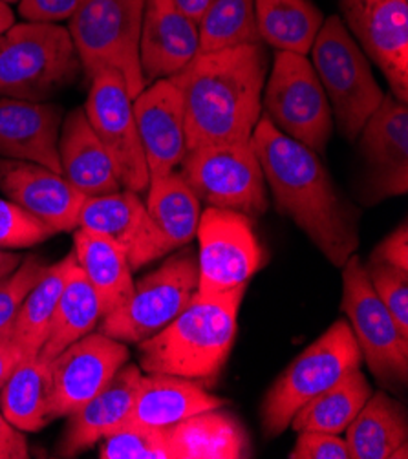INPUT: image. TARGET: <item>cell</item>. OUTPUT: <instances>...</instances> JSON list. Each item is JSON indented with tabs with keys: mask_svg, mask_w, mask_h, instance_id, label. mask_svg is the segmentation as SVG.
I'll return each instance as SVG.
<instances>
[{
	"mask_svg": "<svg viewBox=\"0 0 408 459\" xmlns=\"http://www.w3.org/2000/svg\"><path fill=\"white\" fill-rule=\"evenodd\" d=\"M251 143L279 212L335 267L359 249V214L339 195L319 154L282 134L265 116L258 119Z\"/></svg>",
	"mask_w": 408,
	"mask_h": 459,
	"instance_id": "obj_1",
	"label": "cell"
},
{
	"mask_svg": "<svg viewBox=\"0 0 408 459\" xmlns=\"http://www.w3.org/2000/svg\"><path fill=\"white\" fill-rule=\"evenodd\" d=\"M267 68L265 44L255 42L196 54L169 77L184 103L187 152L251 142Z\"/></svg>",
	"mask_w": 408,
	"mask_h": 459,
	"instance_id": "obj_2",
	"label": "cell"
},
{
	"mask_svg": "<svg viewBox=\"0 0 408 459\" xmlns=\"http://www.w3.org/2000/svg\"><path fill=\"white\" fill-rule=\"evenodd\" d=\"M247 286L220 295H195L174 320L140 342V368L191 381H214L230 359L239 309Z\"/></svg>",
	"mask_w": 408,
	"mask_h": 459,
	"instance_id": "obj_3",
	"label": "cell"
},
{
	"mask_svg": "<svg viewBox=\"0 0 408 459\" xmlns=\"http://www.w3.org/2000/svg\"><path fill=\"white\" fill-rule=\"evenodd\" d=\"M66 28L50 22L13 24L0 37V96L47 101L81 74Z\"/></svg>",
	"mask_w": 408,
	"mask_h": 459,
	"instance_id": "obj_4",
	"label": "cell"
},
{
	"mask_svg": "<svg viewBox=\"0 0 408 459\" xmlns=\"http://www.w3.org/2000/svg\"><path fill=\"white\" fill-rule=\"evenodd\" d=\"M143 12L145 0H81L68 19L86 77L107 68L119 72L132 101L147 86L140 65Z\"/></svg>",
	"mask_w": 408,
	"mask_h": 459,
	"instance_id": "obj_5",
	"label": "cell"
},
{
	"mask_svg": "<svg viewBox=\"0 0 408 459\" xmlns=\"http://www.w3.org/2000/svg\"><path fill=\"white\" fill-rule=\"evenodd\" d=\"M311 66L319 77L344 140L355 142L385 94L369 59L339 15L328 17L311 46Z\"/></svg>",
	"mask_w": 408,
	"mask_h": 459,
	"instance_id": "obj_6",
	"label": "cell"
},
{
	"mask_svg": "<svg viewBox=\"0 0 408 459\" xmlns=\"http://www.w3.org/2000/svg\"><path fill=\"white\" fill-rule=\"evenodd\" d=\"M362 353L344 318L309 344L269 388L262 404V427L267 437L281 436L297 411L335 385L346 372L360 368Z\"/></svg>",
	"mask_w": 408,
	"mask_h": 459,
	"instance_id": "obj_7",
	"label": "cell"
},
{
	"mask_svg": "<svg viewBox=\"0 0 408 459\" xmlns=\"http://www.w3.org/2000/svg\"><path fill=\"white\" fill-rule=\"evenodd\" d=\"M196 291L198 256L191 249L174 253L134 284L128 299L100 320L98 332L121 342L140 344L184 311Z\"/></svg>",
	"mask_w": 408,
	"mask_h": 459,
	"instance_id": "obj_8",
	"label": "cell"
},
{
	"mask_svg": "<svg viewBox=\"0 0 408 459\" xmlns=\"http://www.w3.org/2000/svg\"><path fill=\"white\" fill-rule=\"evenodd\" d=\"M264 88L265 117L291 140L325 154L334 134V114L311 61L306 56L277 52Z\"/></svg>",
	"mask_w": 408,
	"mask_h": 459,
	"instance_id": "obj_9",
	"label": "cell"
},
{
	"mask_svg": "<svg viewBox=\"0 0 408 459\" xmlns=\"http://www.w3.org/2000/svg\"><path fill=\"white\" fill-rule=\"evenodd\" d=\"M341 307L372 376L386 390H404L408 383V339L376 295L357 255H352L343 265Z\"/></svg>",
	"mask_w": 408,
	"mask_h": 459,
	"instance_id": "obj_10",
	"label": "cell"
},
{
	"mask_svg": "<svg viewBox=\"0 0 408 459\" xmlns=\"http://www.w3.org/2000/svg\"><path fill=\"white\" fill-rule=\"evenodd\" d=\"M178 174L209 207L237 211L251 220L269 207L265 178L251 142L191 151Z\"/></svg>",
	"mask_w": 408,
	"mask_h": 459,
	"instance_id": "obj_11",
	"label": "cell"
},
{
	"mask_svg": "<svg viewBox=\"0 0 408 459\" xmlns=\"http://www.w3.org/2000/svg\"><path fill=\"white\" fill-rule=\"evenodd\" d=\"M196 238L200 242L196 295H220L247 286L264 265V247L251 218L242 212L207 207L200 216Z\"/></svg>",
	"mask_w": 408,
	"mask_h": 459,
	"instance_id": "obj_12",
	"label": "cell"
},
{
	"mask_svg": "<svg viewBox=\"0 0 408 459\" xmlns=\"http://www.w3.org/2000/svg\"><path fill=\"white\" fill-rule=\"evenodd\" d=\"M82 108L110 158L119 186L135 195L147 193V160L123 75L110 68L96 74L90 79Z\"/></svg>",
	"mask_w": 408,
	"mask_h": 459,
	"instance_id": "obj_13",
	"label": "cell"
},
{
	"mask_svg": "<svg viewBox=\"0 0 408 459\" xmlns=\"http://www.w3.org/2000/svg\"><path fill=\"white\" fill-rule=\"evenodd\" d=\"M362 176L359 196L376 205L408 191V108L385 94L381 105L359 134Z\"/></svg>",
	"mask_w": 408,
	"mask_h": 459,
	"instance_id": "obj_14",
	"label": "cell"
},
{
	"mask_svg": "<svg viewBox=\"0 0 408 459\" xmlns=\"http://www.w3.org/2000/svg\"><path fill=\"white\" fill-rule=\"evenodd\" d=\"M128 360V348L101 332H90L50 360L52 390L47 420L72 416Z\"/></svg>",
	"mask_w": 408,
	"mask_h": 459,
	"instance_id": "obj_15",
	"label": "cell"
},
{
	"mask_svg": "<svg viewBox=\"0 0 408 459\" xmlns=\"http://www.w3.org/2000/svg\"><path fill=\"white\" fill-rule=\"evenodd\" d=\"M346 30L378 65L390 94L408 100V0H341Z\"/></svg>",
	"mask_w": 408,
	"mask_h": 459,
	"instance_id": "obj_16",
	"label": "cell"
},
{
	"mask_svg": "<svg viewBox=\"0 0 408 459\" xmlns=\"http://www.w3.org/2000/svg\"><path fill=\"white\" fill-rule=\"evenodd\" d=\"M79 227L110 238L125 253L132 271L172 251L140 195L126 189L86 198L79 212Z\"/></svg>",
	"mask_w": 408,
	"mask_h": 459,
	"instance_id": "obj_17",
	"label": "cell"
},
{
	"mask_svg": "<svg viewBox=\"0 0 408 459\" xmlns=\"http://www.w3.org/2000/svg\"><path fill=\"white\" fill-rule=\"evenodd\" d=\"M0 191L56 233L75 231L79 227L86 196L59 172L31 161L3 158Z\"/></svg>",
	"mask_w": 408,
	"mask_h": 459,
	"instance_id": "obj_18",
	"label": "cell"
},
{
	"mask_svg": "<svg viewBox=\"0 0 408 459\" xmlns=\"http://www.w3.org/2000/svg\"><path fill=\"white\" fill-rule=\"evenodd\" d=\"M132 110L149 178L156 179L178 170L187 154L186 114L179 91L170 79H158L145 86L132 101Z\"/></svg>",
	"mask_w": 408,
	"mask_h": 459,
	"instance_id": "obj_19",
	"label": "cell"
},
{
	"mask_svg": "<svg viewBox=\"0 0 408 459\" xmlns=\"http://www.w3.org/2000/svg\"><path fill=\"white\" fill-rule=\"evenodd\" d=\"M198 22L181 12L176 0H145L140 65L147 86L184 70L198 54Z\"/></svg>",
	"mask_w": 408,
	"mask_h": 459,
	"instance_id": "obj_20",
	"label": "cell"
},
{
	"mask_svg": "<svg viewBox=\"0 0 408 459\" xmlns=\"http://www.w3.org/2000/svg\"><path fill=\"white\" fill-rule=\"evenodd\" d=\"M63 108L54 103L0 100V156L61 172L59 135Z\"/></svg>",
	"mask_w": 408,
	"mask_h": 459,
	"instance_id": "obj_21",
	"label": "cell"
},
{
	"mask_svg": "<svg viewBox=\"0 0 408 459\" xmlns=\"http://www.w3.org/2000/svg\"><path fill=\"white\" fill-rule=\"evenodd\" d=\"M143 370L135 364H123L116 376L77 411L68 416L57 455L75 457L116 432L138 394Z\"/></svg>",
	"mask_w": 408,
	"mask_h": 459,
	"instance_id": "obj_22",
	"label": "cell"
},
{
	"mask_svg": "<svg viewBox=\"0 0 408 459\" xmlns=\"http://www.w3.org/2000/svg\"><path fill=\"white\" fill-rule=\"evenodd\" d=\"M223 401L198 383L167 374L142 377L138 394L121 429H165L209 410H220Z\"/></svg>",
	"mask_w": 408,
	"mask_h": 459,
	"instance_id": "obj_23",
	"label": "cell"
},
{
	"mask_svg": "<svg viewBox=\"0 0 408 459\" xmlns=\"http://www.w3.org/2000/svg\"><path fill=\"white\" fill-rule=\"evenodd\" d=\"M59 161L63 176L86 198L121 191L110 158L84 108H75L63 119Z\"/></svg>",
	"mask_w": 408,
	"mask_h": 459,
	"instance_id": "obj_24",
	"label": "cell"
},
{
	"mask_svg": "<svg viewBox=\"0 0 408 459\" xmlns=\"http://www.w3.org/2000/svg\"><path fill=\"white\" fill-rule=\"evenodd\" d=\"M74 255L98 295L103 318L132 293L134 281L128 260L110 238L84 227H77L74 231Z\"/></svg>",
	"mask_w": 408,
	"mask_h": 459,
	"instance_id": "obj_25",
	"label": "cell"
},
{
	"mask_svg": "<svg viewBox=\"0 0 408 459\" xmlns=\"http://www.w3.org/2000/svg\"><path fill=\"white\" fill-rule=\"evenodd\" d=\"M344 432L350 457L390 459L408 439L406 408L383 390L372 392Z\"/></svg>",
	"mask_w": 408,
	"mask_h": 459,
	"instance_id": "obj_26",
	"label": "cell"
},
{
	"mask_svg": "<svg viewBox=\"0 0 408 459\" xmlns=\"http://www.w3.org/2000/svg\"><path fill=\"white\" fill-rule=\"evenodd\" d=\"M167 429L172 459H240L249 455L242 427L218 410L202 411Z\"/></svg>",
	"mask_w": 408,
	"mask_h": 459,
	"instance_id": "obj_27",
	"label": "cell"
},
{
	"mask_svg": "<svg viewBox=\"0 0 408 459\" xmlns=\"http://www.w3.org/2000/svg\"><path fill=\"white\" fill-rule=\"evenodd\" d=\"M100 320L101 307L98 295L86 281L74 255L66 271V281L61 297L54 311L47 342H44L37 357L44 362L54 360L70 344L88 335L90 332H94Z\"/></svg>",
	"mask_w": 408,
	"mask_h": 459,
	"instance_id": "obj_28",
	"label": "cell"
},
{
	"mask_svg": "<svg viewBox=\"0 0 408 459\" xmlns=\"http://www.w3.org/2000/svg\"><path fill=\"white\" fill-rule=\"evenodd\" d=\"M260 40L277 52L308 56L325 15L313 0H255Z\"/></svg>",
	"mask_w": 408,
	"mask_h": 459,
	"instance_id": "obj_29",
	"label": "cell"
},
{
	"mask_svg": "<svg viewBox=\"0 0 408 459\" xmlns=\"http://www.w3.org/2000/svg\"><path fill=\"white\" fill-rule=\"evenodd\" d=\"M372 395V386L359 368L346 372L328 390L308 401L293 416L295 432L315 430L341 436Z\"/></svg>",
	"mask_w": 408,
	"mask_h": 459,
	"instance_id": "obj_30",
	"label": "cell"
},
{
	"mask_svg": "<svg viewBox=\"0 0 408 459\" xmlns=\"http://www.w3.org/2000/svg\"><path fill=\"white\" fill-rule=\"evenodd\" d=\"M52 374L50 362L39 357L22 359L0 394L4 418L22 432H39L48 425Z\"/></svg>",
	"mask_w": 408,
	"mask_h": 459,
	"instance_id": "obj_31",
	"label": "cell"
},
{
	"mask_svg": "<svg viewBox=\"0 0 408 459\" xmlns=\"http://www.w3.org/2000/svg\"><path fill=\"white\" fill-rule=\"evenodd\" d=\"M200 204L178 170L149 181L145 207L172 251L187 246L196 237Z\"/></svg>",
	"mask_w": 408,
	"mask_h": 459,
	"instance_id": "obj_32",
	"label": "cell"
},
{
	"mask_svg": "<svg viewBox=\"0 0 408 459\" xmlns=\"http://www.w3.org/2000/svg\"><path fill=\"white\" fill-rule=\"evenodd\" d=\"M72 258L74 253L65 256L61 262L48 265L31 291L26 295L17 313L10 341L22 353V359H35L44 342H47L54 311L61 297Z\"/></svg>",
	"mask_w": 408,
	"mask_h": 459,
	"instance_id": "obj_33",
	"label": "cell"
},
{
	"mask_svg": "<svg viewBox=\"0 0 408 459\" xmlns=\"http://www.w3.org/2000/svg\"><path fill=\"white\" fill-rule=\"evenodd\" d=\"M198 30V54L262 42L256 30L255 0H207Z\"/></svg>",
	"mask_w": 408,
	"mask_h": 459,
	"instance_id": "obj_34",
	"label": "cell"
},
{
	"mask_svg": "<svg viewBox=\"0 0 408 459\" xmlns=\"http://www.w3.org/2000/svg\"><path fill=\"white\" fill-rule=\"evenodd\" d=\"M101 441V459H172L167 427L121 429Z\"/></svg>",
	"mask_w": 408,
	"mask_h": 459,
	"instance_id": "obj_35",
	"label": "cell"
},
{
	"mask_svg": "<svg viewBox=\"0 0 408 459\" xmlns=\"http://www.w3.org/2000/svg\"><path fill=\"white\" fill-rule=\"evenodd\" d=\"M47 267L48 265L39 256L30 255L19 264L15 271L8 274V277L0 279V341L10 339L17 313L26 295L42 277V273L47 271Z\"/></svg>",
	"mask_w": 408,
	"mask_h": 459,
	"instance_id": "obj_36",
	"label": "cell"
},
{
	"mask_svg": "<svg viewBox=\"0 0 408 459\" xmlns=\"http://www.w3.org/2000/svg\"><path fill=\"white\" fill-rule=\"evenodd\" d=\"M365 269L376 295L408 339V271L376 260H369Z\"/></svg>",
	"mask_w": 408,
	"mask_h": 459,
	"instance_id": "obj_37",
	"label": "cell"
},
{
	"mask_svg": "<svg viewBox=\"0 0 408 459\" xmlns=\"http://www.w3.org/2000/svg\"><path fill=\"white\" fill-rule=\"evenodd\" d=\"M56 231L15 202L0 200V249H26L52 238Z\"/></svg>",
	"mask_w": 408,
	"mask_h": 459,
	"instance_id": "obj_38",
	"label": "cell"
},
{
	"mask_svg": "<svg viewBox=\"0 0 408 459\" xmlns=\"http://www.w3.org/2000/svg\"><path fill=\"white\" fill-rule=\"evenodd\" d=\"M291 459H352L344 437L337 434L304 430L290 452Z\"/></svg>",
	"mask_w": 408,
	"mask_h": 459,
	"instance_id": "obj_39",
	"label": "cell"
},
{
	"mask_svg": "<svg viewBox=\"0 0 408 459\" xmlns=\"http://www.w3.org/2000/svg\"><path fill=\"white\" fill-rule=\"evenodd\" d=\"M81 0H21L19 15L26 22L59 24L68 21L79 8Z\"/></svg>",
	"mask_w": 408,
	"mask_h": 459,
	"instance_id": "obj_40",
	"label": "cell"
},
{
	"mask_svg": "<svg viewBox=\"0 0 408 459\" xmlns=\"http://www.w3.org/2000/svg\"><path fill=\"white\" fill-rule=\"evenodd\" d=\"M376 262H385L408 271V225L403 221L372 253Z\"/></svg>",
	"mask_w": 408,
	"mask_h": 459,
	"instance_id": "obj_41",
	"label": "cell"
},
{
	"mask_svg": "<svg viewBox=\"0 0 408 459\" xmlns=\"http://www.w3.org/2000/svg\"><path fill=\"white\" fill-rule=\"evenodd\" d=\"M30 457L22 430L15 429L0 410V459H26Z\"/></svg>",
	"mask_w": 408,
	"mask_h": 459,
	"instance_id": "obj_42",
	"label": "cell"
},
{
	"mask_svg": "<svg viewBox=\"0 0 408 459\" xmlns=\"http://www.w3.org/2000/svg\"><path fill=\"white\" fill-rule=\"evenodd\" d=\"M21 360L22 353L10 339L0 341V390H3V386L6 385V381L10 379Z\"/></svg>",
	"mask_w": 408,
	"mask_h": 459,
	"instance_id": "obj_43",
	"label": "cell"
},
{
	"mask_svg": "<svg viewBox=\"0 0 408 459\" xmlns=\"http://www.w3.org/2000/svg\"><path fill=\"white\" fill-rule=\"evenodd\" d=\"M176 4L189 19L200 22L207 6V0H176Z\"/></svg>",
	"mask_w": 408,
	"mask_h": 459,
	"instance_id": "obj_44",
	"label": "cell"
},
{
	"mask_svg": "<svg viewBox=\"0 0 408 459\" xmlns=\"http://www.w3.org/2000/svg\"><path fill=\"white\" fill-rule=\"evenodd\" d=\"M21 262H22V256L19 253L0 249V279L8 277L12 271H15L19 267Z\"/></svg>",
	"mask_w": 408,
	"mask_h": 459,
	"instance_id": "obj_45",
	"label": "cell"
},
{
	"mask_svg": "<svg viewBox=\"0 0 408 459\" xmlns=\"http://www.w3.org/2000/svg\"><path fill=\"white\" fill-rule=\"evenodd\" d=\"M13 24H15V17L12 8L4 3H0V37H3Z\"/></svg>",
	"mask_w": 408,
	"mask_h": 459,
	"instance_id": "obj_46",
	"label": "cell"
},
{
	"mask_svg": "<svg viewBox=\"0 0 408 459\" xmlns=\"http://www.w3.org/2000/svg\"><path fill=\"white\" fill-rule=\"evenodd\" d=\"M0 3H4V4H12V3H21V0H0Z\"/></svg>",
	"mask_w": 408,
	"mask_h": 459,
	"instance_id": "obj_47",
	"label": "cell"
}]
</instances>
